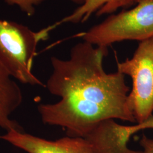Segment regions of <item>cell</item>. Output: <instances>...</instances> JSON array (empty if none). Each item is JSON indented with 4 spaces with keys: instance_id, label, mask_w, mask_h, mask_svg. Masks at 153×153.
I'll return each mask as SVG.
<instances>
[{
    "instance_id": "6da1fadb",
    "label": "cell",
    "mask_w": 153,
    "mask_h": 153,
    "mask_svg": "<svg viewBox=\"0 0 153 153\" xmlns=\"http://www.w3.org/2000/svg\"><path fill=\"white\" fill-rule=\"evenodd\" d=\"M107 53V47L84 41L72 48L68 60L51 57L52 72L45 86L61 99L39 105L44 124L63 128L68 136L85 138L105 120L136 122L128 103L130 88L125 75L104 71Z\"/></svg>"
},
{
    "instance_id": "7a4b0ae2",
    "label": "cell",
    "mask_w": 153,
    "mask_h": 153,
    "mask_svg": "<svg viewBox=\"0 0 153 153\" xmlns=\"http://www.w3.org/2000/svg\"><path fill=\"white\" fill-rule=\"evenodd\" d=\"M55 28L51 25L38 31L13 21L0 19V61L19 82L44 86L33 71V62L41 41L48 38Z\"/></svg>"
},
{
    "instance_id": "3957f363",
    "label": "cell",
    "mask_w": 153,
    "mask_h": 153,
    "mask_svg": "<svg viewBox=\"0 0 153 153\" xmlns=\"http://www.w3.org/2000/svg\"><path fill=\"white\" fill-rule=\"evenodd\" d=\"M85 42L106 47L124 40L153 37V0H142L132 9L112 15L81 35Z\"/></svg>"
},
{
    "instance_id": "277c9868",
    "label": "cell",
    "mask_w": 153,
    "mask_h": 153,
    "mask_svg": "<svg viewBox=\"0 0 153 153\" xmlns=\"http://www.w3.org/2000/svg\"><path fill=\"white\" fill-rule=\"evenodd\" d=\"M117 71L131 78L128 103L141 123L153 113V37L141 42L131 59L119 62Z\"/></svg>"
},
{
    "instance_id": "5b68a950",
    "label": "cell",
    "mask_w": 153,
    "mask_h": 153,
    "mask_svg": "<svg viewBox=\"0 0 153 153\" xmlns=\"http://www.w3.org/2000/svg\"><path fill=\"white\" fill-rule=\"evenodd\" d=\"M0 138L27 153H95L90 143L82 137L67 136L51 141L14 130L6 131Z\"/></svg>"
},
{
    "instance_id": "8992f818",
    "label": "cell",
    "mask_w": 153,
    "mask_h": 153,
    "mask_svg": "<svg viewBox=\"0 0 153 153\" xmlns=\"http://www.w3.org/2000/svg\"><path fill=\"white\" fill-rule=\"evenodd\" d=\"M131 136L126 126L115 122L114 119L102 121L85 136L95 153H141L128 148Z\"/></svg>"
},
{
    "instance_id": "52a82bcc",
    "label": "cell",
    "mask_w": 153,
    "mask_h": 153,
    "mask_svg": "<svg viewBox=\"0 0 153 153\" xmlns=\"http://www.w3.org/2000/svg\"><path fill=\"white\" fill-rule=\"evenodd\" d=\"M14 79L0 61V128L6 131H22L21 126L11 118L23 101L22 90Z\"/></svg>"
},
{
    "instance_id": "ba28073f",
    "label": "cell",
    "mask_w": 153,
    "mask_h": 153,
    "mask_svg": "<svg viewBox=\"0 0 153 153\" xmlns=\"http://www.w3.org/2000/svg\"><path fill=\"white\" fill-rule=\"evenodd\" d=\"M135 3H137V0H85L76 10L56 22L55 25L57 27L64 23H83L96 11L98 16L111 14L119 8L130 6Z\"/></svg>"
},
{
    "instance_id": "9c48e42d",
    "label": "cell",
    "mask_w": 153,
    "mask_h": 153,
    "mask_svg": "<svg viewBox=\"0 0 153 153\" xmlns=\"http://www.w3.org/2000/svg\"><path fill=\"white\" fill-rule=\"evenodd\" d=\"M9 5L16 6L28 16H33L35 13V7L45 0H4Z\"/></svg>"
},
{
    "instance_id": "30bf717a",
    "label": "cell",
    "mask_w": 153,
    "mask_h": 153,
    "mask_svg": "<svg viewBox=\"0 0 153 153\" xmlns=\"http://www.w3.org/2000/svg\"><path fill=\"white\" fill-rule=\"evenodd\" d=\"M139 142L142 148L141 153H153V139L143 135Z\"/></svg>"
},
{
    "instance_id": "8fae6325",
    "label": "cell",
    "mask_w": 153,
    "mask_h": 153,
    "mask_svg": "<svg viewBox=\"0 0 153 153\" xmlns=\"http://www.w3.org/2000/svg\"><path fill=\"white\" fill-rule=\"evenodd\" d=\"M137 131L147 129H153V115L150 116L146 120L135 125Z\"/></svg>"
},
{
    "instance_id": "7c38bea8",
    "label": "cell",
    "mask_w": 153,
    "mask_h": 153,
    "mask_svg": "<svg viewBox=\"0 0 153 153\" xmlns=\"http://www.w3.org/2000/svg\"><path fill=\"white\" fill-rule=\"evenodd\" d=\"M71 1H73V2H76V3H77V4H80L82 5L84 3L85 0H71Z\"/></svg>"
},
{
    "instance_id": "4fadbf2b",
    "label": "cell",
    "mask_w": 153,
    "mask_h": 153,
    "mask_svg": "<svg viewBox=\"0 0 153 153\" xmlns=\"http://www.w3.org/2000/svg\"><path fill=\"white\" fill-rule=\"evenodd\" d=\"M137 3L138 2H140V1H142V0H137Z\"/></svg>"
}]
</instances>
